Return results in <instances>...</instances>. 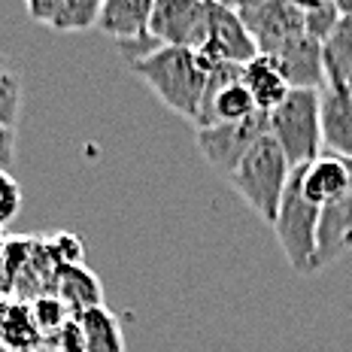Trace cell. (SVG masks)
Here are the masks:
<instances>
[{
	"label": "cell",
	"instance_id": "obj_1",
	"mask_svg": "<svg viewBox=\"0 0 352 352\" xmlns=\"http://www.w3.org/2000/svg\"><path fill=\"white\" fill-rule=\"evenodd\" d=\"M131 70H134L137 79H143L146 88L170 113L195 124L204 88H207V79L212 73V67L201 52L179 46H158L155 52L131 64Z\"/></svg>",
	"mask_w": 352,
	"mask_h": 352
},
{
	"label": "cell",
	"instance_id": "obj_2",
	"mask_svg": "<svg viewBox=\"0 0 352 352\" xmlns=\"http://www.w3.org/2000/svg\"><path fill=\"white\" fill-rule=\"evenodd\" d=\"M292 170H295V167L289 164L280 143H276L267 131L243 155V161L234 167V173L228 176V186L243 197V204L261 222L274 225Z\"/></svg>",
	"mask_w": 352,
	"mask_h": 352
},
{
	"label": "cell",
	"instance_id": "obj_3",
	"mask_svg": "<svg viewBox=\"0 0 352 352\" xmlns=\"http://www.w3.org/2000/svg\"><path fill=\"white\" fill-rule=\"evenodd\" d=\"M319 107H322V91L292 88L283 104L267 113V131L280 143V149L285 152L292 167L310 164L325 152Z\"/></svg>",
	"mask_w": 352,
	"mask_h": 352
},
{
	"label": "cell",
	"instance_id": "obj_4",
	"mask_svg": "<svg viewBox=\"0 0 352 352\" xmlns=\"http://www.w3.org/2000/svg\"><path fill=\"white\" fill-rule=\"evenodd\" d=\"M316 228H319V207L300 188V167L289 176V186L283 192L280 210L274 219V234L285 261L298 274H316Z\"/></svg>",
	"mask_w": 352,
	"mask_h": 352
},
{
	"label": "cell",
	"instance_id": "obj_5",
	"mask_svg": "<svg viewBox=\"0 0 352 352\" xmlns=\"http://www.w3.org/2000/svg\"><path fill=\"white\" fill-rule=\"evenodd\" d=\"M155 0H104L98 31L116 40V49L128 64L155 52L158 43L149 36V19Z\"/></svg>",
	"mask_w": 352,
	"mask_h": 352
},
{
	"label": "cell",
	"instance_id": "obj_6",
	"mask_svg": "<svg viewBox=\"0 0 352 352\" xmlns=\"http://www.w3.org/2000/svg\"><path fill=\"white\" fill-rule=\"evenodd\" d=\"M267 134V113H255L243 122H228V124H210V128H197V149L204 161L225 179L234 173V167L243 161V155L252 149L261 137Z\"/></svg>",
	"mask_w": 352,
	"mask_h": 352
},
{
	"label": "cell",
	"instance_id": "obj_7",
	"mask_svg": "<svg viewBox=\"0 0 352 352\" xmlns=\"http://www.w3.org/2000/svg\"><path fill=\"white\" fill-rule=\"evenodd\" d=\"M210 0H155L149 36L158 46L201 49L207 43Z\"/></svg>",
	"mask_w": 352,
	"mask_h": 352
},
{
	"label": "cell",
	"instance_id": "obj_8",
	"mask_svg": "<svg viewBox=\"0 0 352 352\" xmlns=\"http://www.w3.org/2000/svg\"><path fill=\"white\" fill-rule=\"evenodd\" d=\"M255 113H258V107H255L252 94H249V88L240 79V67L237 64H219V67H212L207 88H204L195 131L210 128V124L243 122Z\"/></svg>",
	"mask_w": 352,
	"mask_h": 352
},
{
	"label": "cell",
	"instance_id": "obj_9",
	"mask_svg": "<svg viewBox=\"0 0 352 352\" xmlns=\"http://www.w3.org/2000/svg\"><path fill=\"white\" fill-rule=\"evenodd\" d=\"M207 58L210 67H219V64H237L243 67L246 61H252L258 55L255 49V40L249 36L243 19L234 10H228L219 0H210V25H207V43L201 49H195Z\"/></svg>",
	"mask_w": 352,
	"mask_h": 352
},
{
	"label": "cell",
	"instance_id": "obj_10",
	"mask_svg": "<svg viewBox=\"0 0 352 352\" xmlns=\"http://www.w3.org/2000/svg\"><path fill=\"white\" fill-rule=\"evenodd\" d=\"M258 55H276L289 40L307 34L304 12L292 0H261L258 6L240 12Z\"/></svg>",
	"mask_w": 352,
	"mask_h": 352
},
{
	"label": "cell",
	"instance_id": "obj_11",
	"mask_svg": "<svg viewBox=\"0 0 352 352\" xmlns=\"http://www.w3.org/2000/svg\"><path fill=\"white\" fill-rule=\"evenodd\" d=\"M274 58L280 64L289 88H310V91H322L325 88L328 82L325 58H322V40H316V36L310 34L295 36Z\"/></svg>",
	"mask_w": 352,
	"mask_h": 352
},
{
	"label": "cell",
	"instance_id": "obj_12",
	"mask_svg": "<svg viewBox=\"0 0 352 352\" xmlns=\"http://www.w3.org/2000/svg\"><path fill=\"white\" fill-rule=\"evenodd\" d=\"M352 249V188L343 197L319 207V228H316V261L313 267L322 270L334 264L340 255Z\"/></svg>",
	"mask_w": 352,
	"mask_h": 352
},
{
	"label": "cell",
	"instance_id": "obj_13",
	"mask_svg": "<svg viewBox=\"0 0 352 352\" xmlns=\"http://www.w3.org/2000/svg\"><path fill=\"white\" fill-rule=\"evenodd\" d=\"M300 188L316 207L337 201L352 188V161L322 152L316 161L300 167Z\"/></svg>",
	"mask_w": 352,
	"mask_h": 352
},
{
	"label": "cell",
	"instance_id": "obj_14",
	"mask_svg": "<svg viewBox=\"0 0 352 352\" xmlns=\"http://www.w3.org/2000/svg\"><path fill=\"white\" fill-rule=\"evenodd\" d=\"M322 146L325 152L352 161V100L346 85L325 82L322 88Z\"/></svg>",
	"mask_w": 352,
	"mask_h": 352
},
{
	"label": "cell",
	"instance_id": "obj_15",
	"mask_svg": "<svg viewBox=\"0 0 352 352\" xmlns=\"http://www.w3.org/2000/svg\"><path fill=\"white\" fill-rule=\"evenodd\" d=\"M52 295L67 307L73 319L85 310L104 307V285H100L98 274H94L91 267H85V261L70 264V267H58Z\"/></svg>",
	"mask_w": 352,
	"mask_h": 352
},
{
	"label": "cell",
	"instance_id": "obj_16",
	"mask_svg": "<svg viewBox=\"0 0 352 352\" xmlns=\"http://www.w3.org/2000/svg\"><path fill=\"white\" fill-rule=\"evenodd\" d=\"M240 79H243V85L249 88V94H252L258 113L276 109L285 100V94L292 91L274 55H255L252 61H246L243 67H240Z\"/></svg>",
	"mask_w": 352,
	"mask_h": 352
},
{
	"label": "cell",
	"instance_id": "obj_17",
	"mask_svg": "<svg viewBox=\"0 0 352 352\" xmlns=\"http://www.w3.org/2000/svg\"><path fill=\"white\" fill-rule=\"evenodd\" d=\"M76 328L85 352H124L122 322L109 307H94L76 316Z\"/></svg>",
	"mask_w": 352,
	"mask_h": 352
},
{
	"label": "cell",
	"instance_id": "obj_18",
	"mask_svg": "<svg viewBox=\"0 0 352 352\" xmlns=\"http://www.w3.org/2000/svg\"><path fill=\"white\" fill-rule=\"evenodd\" d=\"M322 58H325V76L331 85L352 82V16H340L331 34L322 40Z\"/></svg>",
	"mask_w": 352,
	"mask_h": 352
},
{
	"label": "cell",
	"instance_id": "obj_19",
	"mask_svg": "<svg viewBox=\"0 0 352 352\" xmlns=\"http://www.w3.org/2000/svg\"><path fill=\"white\" fill-rule=\"evenodd\" d=\"M104 0H61L52 19V31H88L98 28V16Z\"/></svg>",
	"mask_w": 352,
	"mask_h": 352
},
{
	"label": "cell",
	"instance_id": "obj_20",
	"mask_svg": "<svg viewBox=\"0 0 352 352\" xmlns=\"http://www.w3.org/2000/svg\"><path fill=\"white\" fill-rule=\"evenodd\" d=\"M28 313H31V322H34L36 331H40L43 340H46V337H52V334H58L73 319L70 310L55 295H40V298L28 300Z\"/></svg>",
	"mask_w": 352,
	"mask_h": 352
},
{
	"label": "cell",
	"instance_id": "obj_21",
	"mask_svg": "<svg viewBox=\"0 0 352 352\" xmlns=\"http://www.w3.org/2000/svg\"><path fill=\"white\" fill-rule=\"evenodd\" d=\"M21 113V76L12 67L0 64V124L16 128Z\"/></svg>",
	"mask_w": 352,
	"mask_h": 352
},
{
	"label": "cell",
	"instance_id": "obj_22",
	"mask_svg": "<svg viewBox=\"0 0 352 352\" xmlns=\"http://www.w3.org/2000/svg\"><path fill=\"white\" fill-rule=\"evenodd\" d=\"M43 249L49 252L58 267H70V264H82V240L76 234H67V231H58V234H49L43 240Z\"/></svg>",
	"mask_w": 352,
	"mask_h": 352
},
{
	"label": "cell",
	"instance_id": "obj_23",
	"mask_svg": "<svg viewBox=\"0 0 352 352\" xmlns=\"http://www.w3.org/2000/svg\"><path fill=\"white\" fill-rule=\"evenodd\" d=\"M19 210H21V186L12 173L0 170V231L19 216Z\"/></svg>",
	"mask_w": 352,
	"mask_h": 352
},
{
	"label": "cell",
	"instance_id": "obj_24",
	"mask_svg": "<svg viewBox=\"0 0 352 352\" xmlns=\"http://www.w3.org/2000/svg\"><path fill=\"white\" fill-rule=\"evenodd\" d=\"M16 167V128L0 124V170L10 173Z\"/></svg>",
	"mask_w": 352,
	"mask_h": 352
},
{
	"label": "cell",
	"instance_id": "obj_25",
	"mask_svg": "<svg viewBox=\"0 0 352 352\" xmlns=\"http://www.w3.org/2000/svg\"><path fill=\"white\" fill-rule=\"evenodd\" d=\"M292 3L298 6L304 16H310V12H319V10H328V6H334V0H292Z\"/></svg>",
	"mask_w": 352,
	"mask_h": 352
},
{
	"label": "cell",
	"instance_id": "obj_26",
	"mask_svg": "<svg viewBox=\"0 0 352 352\" xmlns=\"http://www.w3.org/2000/svg\"><path fill=\"white\" fill-rule=\"evenodd\" d=\"M219 3H225L228 10H234L240 16V12H246V10H252V6H258L261 0H219Z\"/></svg>",
	"mask_w": 352,
	"mask_h": 352
},
{
	"label": "cell",
	"instance_id": "obj_27",
	"mask_svg": "<svg viewBox=\"0 0 352 352\" xmlns=\"http://www.w3.org/2000/svg\"><path fill=\"white\" fill-rule=\"evenodd\" d=\"M337 10H340V16H352V0H334Z\"/></svg>",
	"mask_w": 352,
	"mask_h": 352
},
{
	"label": "cell",
	"instance_id": "obj_28",
	"mask_svg": "<svg viewBox=\"0 0 352 352\" xmlns=\"http://www.w3.org/2000/svg\"><path fill=\"white\" fill-rule=\"evenodd\" d=\"M10 304H12V300H10V298H3V295H0V319H3V313H6V310H10Z\"/></svg>",
	"mask_w": 352,
	"mask_h": 352
},
{
	"label": "cell",
	"instance_id": "obj_29",
	"mask_svg": "<svg viewBox=\"0 0 352 352\" xmlns=\"http://www.w3.org/2000/svg\"><path fill=\"white\" fill-rule=\"evenodd\" d=\"M31 352H61V349H55V346H49V343H40L36 349H31Z\"/></svg>",
	"mask_w": 352,
	"mask_h": 352
},
{
	"label": "cell",
	"instance_id": "obj_30",
	"mask_svg": "<svg viewBox=\"0 0 352 352\" xmlns=\"http://www.w3.org/2000/svg\"><path fill=\"white\" fill-rule=\"evenodd\" d=\"M346 88H349V100H352V82H349V85H346Z\"/></svg>",
	"mask_w": 352,
	"mask_h": 352
},
{
	"label": "cell",
	"instance_id": "obj_31",
	"mask_svg": "<svg viewBox=\"0 0 352 352\" xmlns=\"http://www.w3.org/2000/svg\"><path fill=\"white\" fill-rule=\"evenodd\" d=\"M0 64H6V58H3V55H0Z\"/></svg>",
	"mask_w": 352,
	"mask_h": 352
},
{
	"label": "cell",
	"instance_id": "obj_32",
	"mask_svg": "<svg viewBox=\"0 0 352 352\" xmlns=\"http://www.w3.org/2000/svg\"><path fill=\"white\" fill-rule=\"evenodd\" d=\"M0 240H3V234H0Z\"/></svg>",
	"mask_w": 352,
	"mask_h": 352
}]
</instances>
